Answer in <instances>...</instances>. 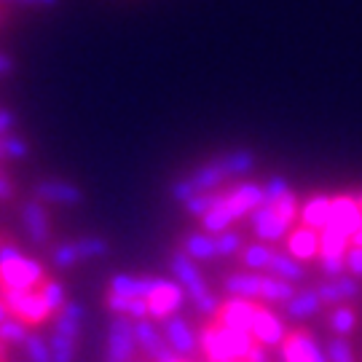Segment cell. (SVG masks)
<instances>
[{
  "instance_id": "cell-1",
  "label": "cell",
  "mask_w": 362,
  "mask_h": 362,
  "mask_svg": "<svg viewBox=\"0 0 362 362\" xmlns=\"http://www.w3.org/2000/svg\"><path fill=\"white\" fill-rule=\"evenodd\" d=\"M169 272H172V279L185 290L191 306H194L202 317L215 320V314H218L223 300L209 290L207 279H204V274L199 269V263H196L194 258H188L180 247H177V250L169 252Z\"/></svg>"
},
{
  "instance_id": "cell-2",
  "label": "cell",
  "mask_w": 362,
  "mask_h": 362,
  "mask_svg": "<svg viewBox=\"0 0 362 362\" xmlns=\"http://www.w3.org/2000/svg\"><path fill=\"white\" fill-rule=\"evenodd\" d=\"M0 300L6 303V309L11 317L22 320L30 327H43L54 320L52 309L46 306V300L40 298L38 287L35 290H16V287H0Z\"/></svg>"
},
{
  "instance_id": "cell-3",
  "label": "cell",
  "mask_w": 362,
  "mask_h": 362,
  "mask_svg": "<svg viewBox=\"0 0 362 362\" xmlns=\"http://www.w3.org/2000/svg\"><path fill=\"white\" fill-rule=\"evenodd\" d=\"M158 327L167 338L169 349L175 351L180 360H191L202 351V344H199V330H194V325L182 317L180 311L177 314H169L164 320H158Z\"/></svg>"
},
{
  "instance_id": "cell-4",
  "label": "cell",
  "mask_w": 362,
  "mask_h": 362,
  "mask_svg": "<svg viewBox=\"0 0 362 362\" xmlns=\"http://www.w3.org/2000/svg\"><path fill=\"white\" fill-rule=\"evenodd\" d=\"M49 274L35 258L19 255L13 260L0 263V287H16V290H35Z\"/></svg>"
},
{
  "instance_id": "cell-5",
  "label": "cell",
  "mask_w": 362,
  "mask_h": 362,
  "mask_svg": "<svg viewBox=\"0 0 362 362\" xmlns=\"http://www.w3.org/2000/svg\"><path fill=\"white\" fill-rule=\"evenodd\" d=\"M137 336H134V320L113 314L110 327H107V354L105 360L110 362H132L137 357Z\"/></svg>"
},
{
  "instance_id": "cell-6",
  "label": "cell",
  "mask_w": 362,
  "mask_h": 362,
  "mask_svg": "<svg viewBox=\"0 0 362 362\" xmlns=\"http://www.w3.org/2000/svg\"><path fill=\"white\" fill-rule=\"evenodd\" d=\"M247 223H250V228H252V236L258 239V242H266V245H276V242H282L287 233H290V223H287L274 204H258V207L252 209L250 215H247Z\"/></svg>"
},
{
  "instance_id": "cell-7",
  "label": "cell",
  "mask_w": 362,
  "mask_h": 362,
  "mask_svg": "<svg viewBox=\"0 0 362 362\" xmlns=\"http://www.w3.org/2000/svg\"><path fill=\"white\" fill-rule=\"evenodd\" d=\"M279 349H282V360L285 362H330L325 354V346L317 341V336L309 327L290 330Z\"/></svg>"
},
{
  "instance_id": "cell-8",
  "label": "cell",
  "mask_w": 362,
  "mask_h": 362,
  "mask_svg": "<svg viewBox=\"0 0 362 362\" xmlns=\"http://www.w3.org/2000/svg\"><path fill=\"white\" fill-rule=\"evenodd\" d=\"M134 336H137V346L140 354H145L151 362H175L180 360L175 351L169 349L167 338L161 333V327L156 320L143 317V320H134Z\"/></svg>"
},
{
  "instance_id": "cell-9",
  "label": "cell",
  "mask_w": 362,
  "mask_h": 362,
  "mask_svg": "<svg viewBox=\"0 0 362 362\" xmlns=\"http://www.w3.org/2000/svg\"><path fill=\"white\" fill-rule=\"evenodd\" d=\"M19 218H22V226H25L30 242L35 247H49L52 245V215L46 204L40 199H25L19 202Z\"/></svg>"
},
{
  "instance_id": "cell-10",
  "label": "cell",
  "mask_w": 362,
  "mask_h": 362,
  "mask_svg": "<svg viewBox=\"0 0 362 362\" xmlns=\"http://www.w3.org/2000/svg\"><path fill=\"white\" fill-rule=\"evenodd\" d=\"M287 322L285 317H279L274 306H266V303H258L255 306V317H252V338L258 341L260 346L266 349H279L282 341L287 338Z\"/></svg>"
},
{
  "instance_id": "cell-11",
  "label": "cell",
  "mask_w": 362,
  "mask_h": 362,
  "mask_svg": "<svg viewBox=\"0 0 362 362\" xmlns=\"http://www.w3.org/2000/svg\"><path fill=\"white\" fill-rule=\"evenodd\" d=\"M148 300V314H151V320H164L169 314H177V311L185 306V290H182L175 279H164V276H158V282L156 287L151 290V296L145 298Z\"/></svg>"
},
{
  "instance_id": "cell-12",
  "label": "cell",
  "mask_w": 362,
  "mask_h": 362,
  "mask_svg": "<svg viewBox=\"0 0 362 362\" xmlns=\"http://www.w3.org/2000/svg\"><path fill=\"white\" fill-rule=\"evenodd\" d=\"M317 293H320L322 306L333 309V306H341V303H354L362 296V285L357 276H351L346 272L338 274V276H325L322 282L317 285Z\"/></svg>"
},
{
  "instance_id": "cell-13",
  "label": "cell",
  "mask_w": 362,
  "mask_h": 362,
  "mask_svg": "<svg viewBox=\"0 0 362 362\" xmlns=\"http://www.w3.org/2000/svg\"><path fill=\"white\" fill-rule=\"evenodd\" d=\"M33 196L43 204H59V207H76L83 202V188L70 180H38L33 185Z\"/></svg>"
},
{
  "instance_id": "cell-14",
  "label": "cell",
  "mask_w": 362,
  "mask_h": 362,
  "mask_svg": "<svg viewBox=\"0 0 362 362\" xmlns=\"http://www.w3.org/2000/svg\"><path fill=\"white\" fill-rule=\"evenodd\" d=\"M226 202H228V207H231L233 218L247 220V215H250L252 209L258 207V204H263V188H260V182L239 180V182H233L231 188H226Z\"/></svg>"
},
{
  "instance_id": "cell-15",
  "label": "cell",
  "mask_w": 362,
  "mask_h": 362,
  "mask_svg": "<svg viewBox=\"0 0 362 362\" xmlns=\"http://www.w3.org/2000/svg\"><path fill=\"white\" fill-rule=\"evenodd\" d=\"M322 309L325 306H322V300H320L317 287H296L293 298L282 306L287 320H290V322H298V325L314 320Z\"/></svg>"
},
{
  "instance_id": "cell-16",
  "label": "cell",
  "mask_w": 362,
  "mask_h": 362,
  "mask_svg": "<svg viewBox=\"0 0 362 362\" xmlns=\"http://www.w3.org/2000/svg\"><path fill=\"white\" fill-rule=\"evenodd\" d=\"M362 223V207L360 199L351 194H338L333 196V215H330V228L341 231L344 236H351L354 228Z\"/></svg>"
},
{
  "instance_id": "cell-17",
  "label": "cell",
  "mask_w": 362,
  "mask_h": 362,
  "mask_svg": "<svg viewBox=\"0 0 362 362\" xmlns=\"http://www.w3.org/2000/svg\"><path fill=\"white\" fill-rule=\"evenodd\" d=\"M255 300H247V298H233L228 296L220 303L215 320L220 325H228V327H239V330H250L252 333V317H255Z\"/></svg>"
},
{
  "instance_id": "cell-18",
  "label": "cell",
  "mask_w": 362,
  "mask_h": 362,
  "mask_svg": "<svg viewBox=\"0 0 362 362\" xmlns=\"http://www.w3.org/2000/svg\"><path fill=\"white\" fill-rule=\"evenodd\" d=\"M287 252L298 258L300 263H311L320 258V231H314L309 226H293L290 233L285 236Z\"/></svg>"
},
{
  "instance_id": "cell-19",
  "label": "cell",
  "mask_w": 362,
  "mask_h": 362,
  "mask_svg": "<svg viewBox=\"0 0 362 362\" xmlns=\"http://www.w3.org/2000/svg\"><path fill=\"white\" fill-rule=\"evenodd\" d=\"M156 282H158V276L153 274H113L107 282V290L127 298H148Z\"/></svg>"
},
{
  "instance_id": "cell-20",
  "label": "cell",
  "mask_w": 362,
  "mask_h": 362,
  "mask_svg": "<svg viewBox=\"0 0 362 362\" xmlns=\"http://www.w3.org/2000/svg\"><path fill=\"white\" fill-rule=\"evenodd\" d=\"M330 215H333V196L311 194L300 204V218H298V223L300 226H309L314 231H322L325 226L330 223Z\"/></svg>"
},
{
  "instance_id": "cell-21",
  "label": "cell",
  "mask_w": 362,
  "mask_h": 362,
  "mask_svg": "<svg viewBox=\"0 0 362 362\" xmlns=\"http://www.w3.org/2000/svg\"><path fill=\"white\" fill-rule=\"evenodd\" d=\"M325 322H327V330H330L333 336L351 338L357 330H360L362 314L354 303H341V306H333V309L327 311Z\"/></svg>"
},
{
  "instance_id": "cell-22",
  "label": "cell",
  "mask_w": 362,
  "mask_h": 362,
  "mask_svg": "<svg viewBox=\"0 0 362 362\" xmlns=\"http://www.w3.org/2000/svg\"><path fill=\"white\" fill-rule=\"evenodd\" d=\"M180 250L194 258L196 263H215L218 260V250H215V236L207 233L204 228L202 231H188L180 236Z\"/></svg>"
},
{
  "instance_id": "cell-23",
  "label": "cell",
  "mask_w": 362,
  "mask_h": 362,
  "mask_svg": "<svg viewBox=\"0 0 362 362\" xmlns=\"http://www.w3.org/2000/svg\"><path fill=\"white\" fill-rule=\"evenodd\" d=\"M260 279H263V274H255V272H233V274H226L223 276V290H226V296H233V298H247V300H260Z\"/></svg>"
},
{
  "instance_id": "cell-24",
  "label": "cell",
  "mask_w": 362,
  "mask_h": 362,
  "mask_svg": "<svg viewBox=\"0 0 362 362\" xmlns=\"http://www.w3.org/2000/svg\"><path fill=\"white\" fill-rule=\"evenodd\" d=\"M83 317H86V311L83 306L78 303V300H70L67 298V303L62 309L54 314V333H62V336L73 338V341H81V333H83Z\"/></svg>"
},
{
  "instance_id": "cell-25",
  "label": "cell",
  "mask_w": 362,
  "mask_h": 362,
  "mask_svg": "<svg viewBox=\"0 0 362 362\" xmlns=\"http://www.w3.org/2000/svg\"><path fill=\"white\" fill-rule=\"evenodd\" d=\"M215 161L220 164V169L226 172L228 180H242L250 177L255 167H258V158L252 151H231V153H220L215 156Z\"/></svg>"
},
{
  "instance_id": "cell-26",
  "label": "cell",
  "mask_w": 362,
  "mask_h": 362,
  "mask_svg": "<svg viewBox=\"0 0 362 362\" xmlns=\"http://www.w3.org/2000/svg\"><path fill=\"white\" fill-rule=\"evenodd\" d=\"M296 293V282H287L282 276H274V274H263L260 279V300L258 303H266V306H285L287 300Z\"/></svg>"
},
{
  "instance_id": "cell-27",
  "label": "cell",
  "mask_w": 362,
  "mask_h": 362,
  "mask_svg": "<svg viewBox=\"0 0 362 362\" xmlns=\"http://www.w3.org/2000/svg\"><path fill=\"white\" fill-rule=\"evenodd\" d=\"M274 250H276V245H266V242H258V239H255V242H247L236 258H239L242 269H247V272L266 274L269 272V263H272Z\"/></svg>"
},
{
  "instance_id": "cell-28",
  "label": "cell",
  "mask_w": 362,
  "mask_h": 362,
  "mask_svg": "<svg viewBox=\"0 0 362 362\" xmlns=\"http://www.w3.org/2000/svg\"><path fill=\"white\" fill-rule=\"evenodd\" d=\"M266 274H274V276H282L287 282H303L306 279V263H300L298 258H293L287 250H274L272 255V263H269V272Z\"/></svg>"
},
{
  "instance_id": "cell-29",
  "label": "cell",
  "mask_w": 362,
  "mask_h": 362,
  "mask_svg": "<svg viewBox=\"0 0 362 362\" xmlns=\"http://www.w3.org/2000/svg\"><path fill=\"white\" fill-rule=\"evenodd\" d=\"M199 223H202V228H204L207 233L228 231L233 223H239V220L233 218V212H231V207H228V202H226V188H220L218 202L209 207V212L202 220H199Z\"/></svg>"
},
{
  "instance_id": "cell-30",
  "label": "cell",
  "mask_w": 362,
  "mask_h": 362,
  "mask_svg": "<svg viewBox=\"0 0 362 362\" xmlns=\"http://www.w3.org/2000/svg\"><path fill=\"white\" fill-rule=\"evenodd\" d=\"M105 306L110 314H118V317H129V320H143V317H151L148 314V300L145 298H127L118 296V293H110L105 296Z\"/></svg>"
},
{
  "instance_id": "cell-31",
  "label": "cell",
  "mask_w": 362,
  "mask_h": 362,
  "mask_svg": "<svg viewBox=\"0 0 362 362\" xmlns=\"http://www.w3.org/2000/svg\"><path fill=\"white\" fill-rule=\"evenodd\" d=\"M188 180L196 185V191H218V188H223L226 185V172L220 169V164L212 158V161H207V164H199L196 169H191L188 172Z\"/></svg>"
},
{
  "instance_id": "cell-32",
  "label": "cell",
  "mask_w": 362,
  "mask_h": 362,
  "mask_svg": "<svg viewBox=\"0 0 362 362\" xmlns=\"http://www.w3.org/2000/svg\"><path fill=\"white\" fill-rule=\"evenodd\" d=\"M25 351L27 362H54L52 346H49V338L43 336L40 330H30L25 338V344L19 346Z\"/></svg>"
},
{
  "instance_id": "cell-33",
  "label": "cell",
  "mask_w": 362,
  "mask_h": 362,
  "mask_svg": "<svg viewBox=\"0 0 362 362\" xmlns=\"http://www.w3.org/2000/svg\"><path fill=\"white\" fill-rule=\"evenodd\" d=\"M76 247H78V258H81V263L110 255V242H107L105 236H94V233L76 239Z\"/></svg>"
},
{
  "instance_id": "cell-34",
  "label": "cell",
  "mask_w": 362,
  "mask_h": 362,
  "mask_svg": "<svg viewBox=\"0 0 362 362\" xmlns=\"http://www.w3.org/2000/svg\"><path fill=\"white\" fill-rule=\"evenodd\" d=\"M38 293H40V298L46 300V306L52 309V314H57V311H59L67 303V290H65V285H62L59 279H54V276H46V279L40 282V285H38Z\"/></svg>"
},
{
  "instance_id": "cell-35",
  "label": "cell",
  "mask_w": 362,
  "mask_h": 362,
  "mask_svg": "<svg viewBox=\"0 0 362 362\" xmlns=\"http://www.w3.org/2000/svg\"><path fill=\"white\" fill-rule=\"evenodd\" d=\"M215 236V250H218V260H226V258H233V255H239L242 252V247L247 245L245 236L239 231H220V233H212Z\"/></svg>"
},
{
  "instance_id": "cell-36",
  "label": "cell",
  "mask_w": 362,
  "mask_h": 362,
  "mask_svg": "<svg viewBox=\"0 0 362 362\" xmlns=\"http://www.w3.org/2000/svg\"><path fill=\"white\" fill-rule=\"evenodd\" d=\"M30 156V143L22 134H0V158H11V161H19V158H27Z\"/></svg>"
},
{
  "instance_id": "cell-37",
  "label": "cell",
  "mask_w": 362,
  "mask_h": 362,
  "mask_svg": "<svg viewBox=\"0 0 362 362\" xmlns=\"http://www.w3.org/2000/svg\"><path fill=\"white\" fill-rule=\"evenodd\" d=\"M52 263H54V269H59V272H65V269H73L76 263H81V258H78L76 239H67V242H59V245H54L52 247Z\"/></svg>"
},
{
  "instance_id": "cell-38",
  "label": "cell",
  "mask_w": 362,
  "mask_h": 362,
  "mask_svg": "<svg viewBox=\"0 0 362 362\" xmlns=\"http://www.w3.org/2000/svg\"><path fill=\"white\" fill-rule=\"evenodd\" d=\"M30 330H33V327H30V325H25L22 320L8 317L6 322L0 325V341H3L6 346H22Z\"/></svg>"
},
{
  "instance_id": "cell-39",
  "label": "cell",
  "mask_w": 362,
  "mask_h": 362,
  "mask_svg": "<svg viewBox=\"0 0 362 362\" xmlns=\"http://www.w3.org/2000/svg\"><path fill=\"white\" fill-rule=\"evenodd\" d=\"M325 354H327L330 362H360L357 360V351L351 346V341L341 336H333L325 344Z\"/></svg>"
},
{
  "instance_id": "cell-40",
  "label": "cell",
  "mask_w": 362,
  "mask_h": 362,
  "mask_svg": "<svg viewBox=\"0 0 362 362\" xmlns=\"http://www.w3.org/2000/svg\"><path fill=\"white\" fill-rule=\"evenodd\" d=\"M49 346H52L54 362H76L78 341L62 336V333H52V338H49Z\"/></svg>"
},
{
  "instance_id": "cell-41",
  "label": "cell",
  "mask_w": 362,
  "mask_h": 362,
  "mask_svg": "<svg viewBox=\"0 0 362 362\" xmlns=\"http://www.w3.org/2000/svg\"><path fill=\"white\" fill-rule=\"evenodd\" d=\"M260 188H263V202L266 204H274V202H279L282 196H287L293 191V185H290V180H287L285 175H274L266 182H260Z\"/></svg>"
},
{
  "instance_id": "cell-42",
  "label": "cell",
  "mask_w": 362,
  "mask_h": 362,
  "mask_svg": "<svg viewBox=\"0 0 362 362\" xmlns=\"http://www.w3.org/2000/svg\"><path fill=\"white\" fill-rule=\"evenodd\" d=\"M218 194H220V188L218 191H202V194H196L194 199H188L182 207H185L188 215H194L196 220H202L209 212V207L218 202Z\"/></svg>"
},
{
  "instance_id": "cell-43",
  "label": "cell",
  "mask_w": 362,
  "mask_h": 362,
  "mask_svg": "<svg viewBox=\"0 0 362 362\" xmlns=\"http://www.w3.org/2000/svg\"><path fill=\"white\" fill-rule=\"evenodd\" d=\"M317 269H320L322 276L346 274V255H320V258H317Z\"/></svg>"
},
{
  "instance_id": "cell-44",
  "label": "cell",
  "mask_w": 362,
  "mask_h": 362,
  "mask_svg": "<svg viewBox=\"0 0 362 362\" xmlns=\"http://www.w3.org/2000/svg\"><path fill=\"white\" fill-rule=\"evenodd\" d=\"M196 194H202V191H196V185L188 180V175L169 185V196H172V202H177V204H185V202L194 199Z\"/></svg>"
},
{
  "instance_id": "cell-45",
  "label": "cell",
  "mask_w": 362,
  "mask_h": 362,
  "mask_svg": "<svg viewBox=\"0 0 362 362\" xmlns=\"http://www.w3.org/2000/svg\"><path fill=\"white\" fill-rule=\"evenodd\" d=\"M19 255H25V252H22V247L16 245V239L11 233H0V263L19 258Z\"/></svg>"
},
{
  "instance_id": "cell-46",
  "label": "cell",
  "mask_w": 362,
  "mask_h": 362,
  "mask_svg": "<svg viewBox=\"0 0 362 362\" xmlns=\"http://www.w3.org/2000/svg\"><path fill=\"white\" fill-rule=\"evenodd\" d=\"M346 272L351 276L362 279V247H349L346 250Z\"/></svg>"
},
{
  "instance_id": "cell-47",
  "label": "cell",
  "mask_w": 362,
  "mask_h": 362,
  "mask_svg": "<svg viewBox=\"0 0 362 362\" xmlns=\"http://www.w3.org/2000/svg\"><path fill=\"white\" fill-rule=\"evenodd\" d=\"M13 196H16V185L8 175H3L0 172V202H11Z\"/></svg>"
},
{
  "instance_id": "cell-48",
  "label": "cell",
  "mask_w": 362,
  "mask_h": 362,
  "mask_svg": "<svg viewBox=\"0 0 362 362\" xmlns=\"http://www.w3.org/2000/svg\"><path fill=\"white\" fill-rule=\"evenodd\" d=\"M13 129H16V116L8 107H0V134H8Z\"/></svg>"
},
{
  "instance_id": "cell-49",
  "label": "cell",
  "mask_w": 362,
  "mask_h": 362,
  "mask_svg": "<svg viewBox=\"0 0 362 362\" xmlns=\"http://www.w3.org/2000/svg\"><path fill=\"white\" fill-rule=\"evenodd\" d=\"M19 3H25V6H40V8H52V6H57L59 0H19Z\"/></svg>"
},
{
  "instance_id": "cell-50",
  "label": "cell",
  "mask_w": 362,
  "mask_h": 362,
  "mask_svg": "<svg viewBox=\"0 0 362 362\" xmlns=\"http://www.w3.org/2000/svg\"><path fill=\"white\" fill-rule=\"evenodd\" d=\"M349 247H362V223L354 228V233L349 236Z\"/></svg>"
},
{
  "instance_id": "cell-51",
  "label": "cell",
  "mask_w": 362,
  "mask_h": 362,
  "mask_svg": "<svg viewBox=\"0 0 362 362\" xmlns=\"http://www.w3.org/2000/svg\"><path fill=\"white\" fill-rule=\"evenodd\" d=\"M8 317H11V314H8V309H6V303H3V300H0V325L6 322V320H8Z\"/></svg>"
},
{
  "instance_id": "cell-52",
  "label": "cell",
  "mask_w": 362,
  "mask_h": 362,
  "mask_svg": "<svg viewBox=\"0 0 362 362\" xmlns=\"http://www.w3.org/2000/svg\"><path fill=\"white\" fill-rule=\"evenodd\" d=\"M3 19H6V11H3V8H0V22H3Z\"/></svg>"
},
{
  "instance_id": "cell-53",
  "label": "cell",
  "mask_w": 362,
  "mask_h": 362,
  "mask_svg": "<svg viewBox=\"0 0 362 362\" xmlns=\"http://www.w3.org/2000/svg\"><path fill=\"white\" fill-rule=\"evenodd\" d=\"M0 3H19V0H0Z\"/></svg>"
},
{
  "instance_id": "cell-54",
  "label": "cell",
  "mask_w": 362,
  "mask_h": 362,
  "mask_svg": "<svg viewBox=\"0 0 362 362\" xmlns=\"http://www.w3.org/2000/svg\"><path fill=\"white\" fill-rule=\"evenodd\" d=\"M357 199H360V207H362V194H357Z\"/></svg>"
},
{
  "instance_id": "cell-55",
  "label": "cell",
  "mask_w": 362,
  "mask_h": 362,
  "mask_svg": "<svg viewBox=\"0 0 362 362\" xmlns=\"http://www.w3.org/2000/svg\"><path fill=\"white\" fill-rule=\"evenodd\" d=\"M16 362H27V360H16Z\"/></svg>"
}]
</instances>
